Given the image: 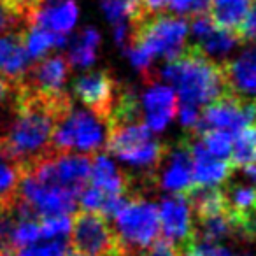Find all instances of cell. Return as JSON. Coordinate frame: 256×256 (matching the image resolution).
<instances>
[{"label":"cell","mask_w":256,"mask_h":256,"mask_svg":"<svg viewBox=\"0 0 256 256\" xmlns=\"http://www.w3.org/2000/svg\"><path fill=\"white\" fill-rule=\"evenodd\" d=\"M158 70V79H165L176 90L179 102L202 107L228 93H235L224 70V62H216L198 44L182 48L181 53L167 60Z\"/></svg>","instance_id":"6da1fadb"},{"label":"cell","mask_w":256,"mask_h":256,"mask_svg":"<svg viewBox=\"0 0 256 256\" xmlns=\"http://www.w3.org/2000/svg\"><path fill=\"white\" fill-rule=\"evenodd\" d=\"M130 28L128 54L140 70V76L153 70L151 62L156 56H167V60H170L186 46L188 22L170 11L150 12L130 20Z\"/></svg>","instance_id":"7a4b0ae2"},{"label":"cell","mask_w":256,"mask_h":256,"mask_svg":"<svg viewBox=\"0 0 256 256\" xmlns=\"http://www.w3.org/2000/svg\"><path fill=\"white\" fill-rule=\"evenodd\" d=\"M104 150L134 167L142 168V172L153 174L160 162L164 142L151 136V128L144 121L112 123L106 124Z\"/></svg>","instance_id":"3957f363"},{"label":"cell","mask_w":256,"mask_h":256,"mask_svg":"<svg viewBox=\"0 0 256 256\" xmlns=\"http://www.w3.org/2000/svg\"><path fill=\"white\" fill-rule=\"evenodd\" d=\"M120 238L121 256H137L162 237L160 212L146 196H134L110 220Z\"/></svg>","instance_id":"277c9868"},{"label":"cell","mask_w":256,"mask_h":256,"mask_svg":"<svg viewBox=\"0 0 256 256\" xmlns=\"http://www.w3.org/2000/svg\"><path fill=\"white\" fill-rule=\"evenodd\" d=\"M68 232V252L72 256H121L118 234L104 214L86 209L76 210Z\"/></svg>","instance_id":"5b68a950"},{"label":"cell","mask_w":256,"mask_h":256,"mask_svg":"<svg viewBox=\"0 0 256 256\" xmlns=\"http://www.w3.org/2000/svg\"><path fill=\"white\" fill-rule=\"evenodd\" d=\"M106 142V123L84 109L72 110L56 124L53 146L62 153H98Z\"/></svg>","instance_id":"8992f818"},{"label":"cell","mask_w":256,"mask_h":256,"mask_svg":"<svg viewBox=\"0 0 256 256\" xmlns=\"http://www.w3.org/2000/svg\"><path fill=\"white\" fill-rule=\"evenodd\" d=\"M252 121H256L254 98L251 95L228 93L204 106L198 123L193 126V130L198 134L207 130H224L235 137L238 130Z\"/></svg>","instance_id":"52a82bcc"},{"label":"cell","mask_w":256,"mask_h":256,"mask_svg":"<svg viewBox=\"0 0 256 256\" xmlns=\"http://www.w3.org/2000/svg\"><path fill=\"white\" fill-rule=\"evenodd\" d=\"M154 188L167 193H182L193 184V154L188 136L176 142H164L160 162L151 174Z\"/></svg>","instance_id":"ba28073f"},{"label":"cell","mask_w":256,"mask_h":256,"mask_svg":"<svg viewBox=\"0 0 256 256\" xmlns=\"http://www.w3.org/2000/svg\"><path fill=\"white\" fill-rule=\"evenodd\" d=\"M120 86L121 81L114 78L109 68H100L76 79L72 82V92L90 112L106 123L116 102Z\"/></svg>","instance_id":"9c48e42d"},{"label":"cell","mask_w":256,"mask_h":256,"mask_svg":"<svg viewBox=\"0 0 256 256\" xmlns=\"http://www.w3.org/2000/svg\"><path fill=\"white\" fill-rule=\"evenodd\" d=\"M70 62L67 54H44L36 58V62L26 65L23 74L14 81L16 88L30 90V92L53 93L65 90L68 76H70Z\"/></svg>","instance_id":"30bf717a"},{"label":"cell","mask_w":256,"mask_h":256,"mask_svg":"<svg viewBox=\"0 0 256 256\" xmlns=\"http://www.w3.org/2000/svg\"><path fill=\"white\" fill-rule=\"evenodd\" d=\"M162 237L172 240L178 249L193 238L192 209L184 193H168L158 207Z\"/></svg>","instance_id":"8fae6325"},{"label":"cell","mask_w":256,"mask_h":256,"mask_svg":"<svg viewBox=\"0 0 256 256\" xmlns=\"http://www.w3.org/2000/svg\"><path fill=\"white\" fill-rule=\"evenodd\" d=\"M144 121L153 130H162L170 120H174L179 109V96L172 86L153 82L142 96Z\"/></svg>","instance_id":"7c38bea8"},{"label":"cell","mask_w":256,"mask_h":256,"mask_svg":"<svg viewBox=\"0 0 256 256\" xmlns=\"http://www.w3.org/2000/svg\"><path fill=\"white\" fill-rule=\"evenodd\" d=\"M93 156L95 153H58L54 158L58 182L78 198L90 182Z\"/></svg>","instance_id":"4fadbf2b"},{"label":"cell","mask_w":256,"mask_h":256,"mask_svg":"<svg viewBox=\"0 0 256 256\" xmlns=\"http://www.w3.org/2000/svg\"><path fill=\"white\" fill-rule=\"evenodd\" d=\"M28 58L26 30H18L0 37V76L16 81L28 65Z\"/></svg>","instance_id":"5bb4252c"},{"label":"cell","mask_w":256,"mask_h":256,"mask_svg":"<svg viewBox=\"0 0 256 256\" xmlns=\"http://www.w3.org/2000/svg\"><path fill=\"white\" fill-rule=\"evenodd\" d=\"M76 18H78V8L74 0H44L36 25L67 36V32L76 23Z\"/></svg>","instance_id":"9a60e30c"},{"label":"cell","mask_w":256,"mask_h":256,"mask_svg":"<svg viewBox=\"0 0 256 256\" xmlns=\"http://www.w3.org/2000/svg\"><path fill=\"white\" fill-rule=\"evenodd\" d=\"M230 88L238 95L256 93V50H248L234 62H224Z\"/></svg>","instance_id":"2e32d148"},{"label":"cell","mask_w":256,"mask_h":256,"mask_svg":"<svg viewBox=\"0 0 256 256\" xmlns=\"http://www.w3.org/2000/svg\"><path fill=\"white\" fill-rule=\"evenodd\" d=\"M22 179V164L16 158H12L4 148H0V209L16 207Z\"/></svg>","instance_id":"e0dca14e"},{"label":"cell","mask_w":256,"mask_h":256,"mask_svg":"<svg viewBox=\"0 0 256 256\" xmlns=\"http://www.w3.org/2000/svg\"><path fill=\"white\" fill-rule=\"evenodd\" d=\"M252 0H210L207 16L214 26L235 34L244 22Z\"/></svg>","instance_id":"ac0fdd59"},{"label":"cell","mask_w":256,"mask_h":256,"mask_svg":"<svg viewBox=\"0 0 256 256\" xmlns=\"http://www.w3.org/2000/svg\"><path fill=\"white\" fill-rule=\"evenodd\" d=\"M256 160V121L246 124L242 130H238L234 137V144H232V153L230 162L232 167L237 170L251 162Z\"/></svg>","instance_id":"d6986e66"},{"label":"cell","mask_w":256,"mask_h":256,"mask_svg":"<svg viewBox=\"0 0 256 256\" xmlns=\"http://www.w3.org/2000/svg\"><path fill=\"white\" fill-rule=\"evenodd\" d=\"M100 42V36L93 28H86L70 44L68 62L72 67H90L96 58V46Z\"/></svg>","instance_id":"ffe728a7"},{"label":"cell","mask_w":256,"mask_h":256,"mask_svg":"<svg viewBox=\"0 0 256 256\" xmlns=\"http://www.w3.org/2000/svg\"><path fill=\"white\" fill-rule=\"evenodd\" d=\"M65 36L64 34L51 32L39 25H34L26 30V51L32 58H40L48 54L51 50L64 46Z\"/></svg>","instance_id":"44dd1931"},{"label":"cell","mask_w":256,"mask_h":256,"mask_svg":"<svg viewBox=\"0 0 256 256\" xmlns=\"http://www.w3.org/2000/svg\"><path fill=\"white\" fill-rule=\"evenodd\" d=\"M36 23L20 8L16 0H0V37L6 34L28 30Z\"/></svg>","instance_id":"7402d4cb"},{"label":"cell","mask_w":256,"mask_h":256,"mask_svg":"<svg viewBox=\"0 0 256 256\" xmlns=\"http://www.w3.org/2000/svg\"><path fill=\"white\" fill-rule=\"evenodd\" d=\"M234 237L248 242H256V206L238 212H228Z\"/></svg>","instance_id":"603a6c76"},{"label":"cell","mask_w":256,"mask_h":256,"mask_svg":"<svg viewBox=\"0 0 256 256\" xmlns=\"http://www.w3.org/2000/svg\"><path fill=\"white\" fill-rule=\"evenodd\" d=\"M204 146L207 148L214 158L220 160H228L232 153V144H234V136L224 130H207L200 134Z\"/></svg>","instance_id":"cb8c5ba5"},{"label":"cell","mask_w":256,"mask_h":256,"mask_svg":"<svg viewBox=\"0 0 256 256\" xmlns=\"http://www.w3.org/2000/svg\"><path fill=\"white\" fill-rule=\"evenodd\" d=\"M179 256H232V252L221 244L204 242L193 237L179 248Z\"/></svg>","instance_id":"d4e9b609"},{"label":"cell","mask_w":256,"mask_h":256,"mask_svg":"<svg viewBox=\"0 0 256 256\" xmlns=\"http://www.w3.org/2000/svg\"><path fill=\"white\" fill-rule=\"evenodd\" d=\"M70 218L68 214H56L40 220V238H56L68 235Z\"/></svg>","instance_id":"484cf974"},{"label":"cell","mask_w":256,"mask_h":256,"mask_svg":"<svg viewBox=\"0 0 256 256\" xmlns=\"http://www.w3.org/2000/svg\"><path fill=\"white\" fill-rule=\"evenodd\" d=\"M235 37L238 39V44L256 42V0H252L244 22L240 23V26L235 32Z\"/></svg>","instance_id":"4316f807"},{"label":"cell","mask_w":256,"mask_h":256,"mask_svg":"<svg viewBox=\"0 0 256 256\" xmlns=\"http://www.w3.org/2000/svg\"><path fill=\"white\" fill-rule=\"evenodd\" d=\"M136 2L137 0H102V6L110 22L118 25V23H123L124 16H128Z\"/></svg>","instance_id":"83f0119b"},{"label":"cell","mask_w":256,"mask_h":256,"mask_svg":"<svg viewBox=\"0 0 256 256\" xmlns=\"http://www.w3.org/2000/svg\"><path fill=\"white\" fill-rule=\"evenodd\" d=\"M137 256H179L178 246L165 237H158L151 246L139 252Z\"/></svg>","instance_id":"f1b7e54d"},{"label":"cell","mask_w":256,"mask_h":256,"mask_svg":"<svg viewBox=\"0 0 256 256\" xmlns=\"http://www.w3.org/2000/svg\"><path fill=\"white\" fill-rule=\"evenodd\" d=\"M16 96V84L12 79L0 76V118L11 109Z\"/></svg>","instance_id":"f546056e"},{"label":"cell","mask_w":256,"mask_h":256,"mask_svg":"<svg viewBox=\"0 0 256 256\" xmlns=\"http://www.w3.org/2000/svg\"><path fill=\"white\" fill-rule=\"evenodd\" d=\"M200 107L196 106H190V104H182L179 102V120L181 123L184 124L186 128H193L196 123H198V118H200Z\"/></svg>","instance_id":"4dcf8cb0"},{"label":"cell","mask_w":256,"mask_h":256,"mask_svg":"<svg viewBox=\"0 0 256 256\" xmlns=\"http://www.w3.org/2000/svg\"><path fill=\"white\" fill-rule=\"evenodd\" d=\"M254 106H256V98H254Z\"/></svg>","instance_id":"1f68e13d"},{"label":"cell","mask_w":256,"mask_h":256,"mask_svg":"<svg viewBox=\"0 0 256 256\" xmlns=\"http://www.w3.org/2000/svg\"><path fill=\"white\" fill-rule=\"evenodd\" d=\"M68 256H72V254H68Z\"/></svg>","instance_id":"d6a6232c"}]
</instances>
